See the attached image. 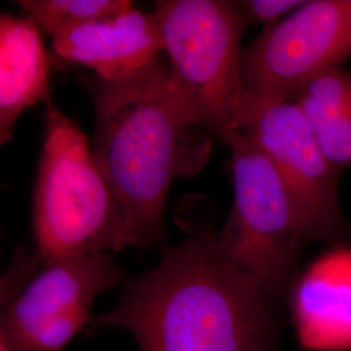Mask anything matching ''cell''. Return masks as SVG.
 <instances>
[{"mask_svg":"<svg viewBox=\"0 0 351 351\" xmlns=\"http://www.w3.org/2000/svg\"><path fill=\"white\" fill-rule=\"evenodd\" d=\"M163 62L120 82L86 77L95 112L91 149L123 203L137 245L163 236L167 197L176 176L195 173L204 163L193 151L190 126L167 88Z\"/></svg>","mask_w":351,"mask_h":351,"instance_id":"cell-2","label":"cell"},{"mask_svg":"<svg viewBox=\"0 0 351 351\" xmlns=\"http://www.w3.org/2000/svg\"><path fill=\"white\" fill-rule=\"evenodd\" d=\"M0 351H13L5 339H0Z\"/></svg>","mask_w":351,"mask_h":351,"instance_id":"cell-15","label":"cell"},{"mask_svg":"<svg viewBox=\"0 0 351 351\" xmlns=\"http://www.w3.org/2000/svg\"><path fill=\"white\" fill-rule=\"evenodd\" d=\"M17 4L51 38L73 26L134 5L128 0H21Z\"/></svg>","mask_w":351,"mask_h":351,"instance_id":"cell-13","label":"cell"},{"mask_svg":"<svg viewBox=\"0 0 351 351\" xmlns=\"http://www.w3.org/2000/svg\"><path fill=\"white\" fill-rule=\"evenodd\" d=\"M226 145L232 152L234 195L217 243L274 308L287 295L302 254L313 241L288 189L263 152L241 132Z\"/></svg>","mask_w":351,"mask_h":351,"instance_id":"cell-5","label":"cell"},{"mask_svg":"<svg viewBox=\"0 0 351 351\" xmlns=\"http://www.w3.org/2000/svg\"><path fill=\"white\" fill-rule=\"evenodd\" d=\"M34 234L45 264L137 245L121 201L86 134L53 104L34 193Z\"/></svg>","mask_w":351,"mask_h":351,"instance_id":"cell-3","label":"cell"},{"mask_svg":"<svg viewBox=\"0 0 351 351\" xmlns=\"http://www.w3.org/2000/svg\"><path fill=\"white\" fill-rule=\"evenodd\" d=\"M121 280L110 254H88L46 264L17 295L5 302L0 339L17 348L38 328L62 315L88 310Z\"/></svg>","mask_w":351,"mask_h":351,"instance_id":"cell-8","label":"cell"},{"mask_svg":"<svg viewBox=\"0 0 351 351\" xmlns=\"http://www.w3.org/2000/svg\"><path fill=\"white\" fill-rule=\"evenodd\" d=\"M291 313L304 349H351L350 247L336 245L303 272L291 290Z\"/></svg>","mask_w":351,"mask_h":351,"instance_id":"cell-10","label":"cell"},{"mask_svg":"<svg viewBox=\"0 0 351 351\" xmlns=\"http://www.w3.org/2000/svg\"><path fill=\"white\" fill-rule=\"evenodd\" d=\"M351 56V0H308L243 50V110L293 101Z\"/></svg>","mask_w":351,"mask_h":351,"instance_id":"cell-6","label":"cell"},{"mask_svg":"<svg viewBox=\"0 0 351 351\" xmlns=\"http://www.w3.org/2000/svg\"><path fill=\"white\" fill-rule=\"evenodd\" d=\"M167 88L182 120L226 143L243 112L241 39L247 23L237 1L163 0L155 5Z\"/></svg>","mask_w":351,"mask_h":351,"instance_id":"cell-4","label":"cell"},{"mask_svg":"<svg viewBox=\"0 0 351 351\" xmlns=\"http://www.w3.org/2000/svg\"><path fill=\"white\" fill-rule=\"evenodd\" d=\"M304 0H241L237 1L247 25H276L298 10Z\"/></svg>","mask_w":351,"mask_h":351,"instance_id":"cell-14","label":"cell"},{"mask_svg":"<svg viewBox=\"0 0 351 351\" xmlns=\"http://www.w3.org/2000/svg\"><path fill=\"white\" fill-rule=\"evenodd\" d=\"M42 29L29 16L0 17V142L12 139L21 113L50 106V60Z\"/></svg>","mask_w":351,"mask_h":351,"instance_id":"cell-11","label":"cell"},{"mask_svg":"<svg viewBox=\"0 0 351 351\" xmlns=\"http://www.w3.org/2000/svg\"><path fill=\"white\" fill-rule=\"evenodd\" d=\"M56 55L91 69L106 82H120L160 63L162 29L155 12L125 11L66 29L52 38Z\"/></svg>","mask_w":351,"mask_h":351,"instance_id":"cell-9","label":"cell"},{"mask_svg":"<svg viewBox=\"0 0 351 351\" xmlns=\"http://www.w3.org/2000/svg\"><path fill=\"white\" fill-rule=\"evenodd\" d=\"M241 133L263 152L288 189L313 242L335 243L349 234L339 203V175L322 150L295 101L243 110Z\"/></svg>","mask_w":351,"mask_h":351,"instance_id":"cell-7","label":"cell"},{"mask_svg":"<svg viewBox=\"0 0 351 351\" xmlns=\"http://www.w3.org/2000/svg\"><path fill=\"white\" fill-rule=\"evenodd\" d=\"M93 323L125 329L139 351H269L274 339L271 306L213 232L165 251Z\"/></svg>","mask_w":351,"mask_h":351,"instance_id":"cell-1","label":"cell"},{"mask_svg":"<svg viewBox=\"0 0 351 351\" xmlns=\"http://www.w3.org/2000/svg\"><path fill=\"white\" fill-rule=\"evenodd\" d=\"M295 103L326 158L343 171L351 164V73L333 68L317 75Z\"/></svg>","mask_w":351,"mask_h":351,"instance_id":"cell-12","label":"cell"}]
</instances>
